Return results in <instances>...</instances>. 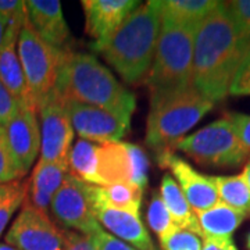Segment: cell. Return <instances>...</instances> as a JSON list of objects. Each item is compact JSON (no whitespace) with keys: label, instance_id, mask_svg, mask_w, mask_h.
<instances>
[{"label":"cell","instance_id":"cell-10","mask_svg":"<svg viewBox=\"0 0 250 250\" xmlns=\"http://www.w3.org/2000/svg\"><path fill=\"white\" fill-rule=\"evenodd\" d=\"M50 211L65 229L70 228V231L74 229L86 236L100 229L90 196V185L72 174L65 177L62 188L54 195Z\"/></svg>","mask_w":250,"mask_h":250},{"label":"cell","instance_id":"cell-41","mask_svg":"<svg viewBox=\"0 0 250 250\" xmlns=\"http://www.w3.org/2000/svg\"><path fill=\"white\" fill-rule=\"evenodd\" d=\"M0 250H18L13 246H10L7 243H0Z\"/></svg>","mask_w":250,"mask_h":250},{"label":"cell","instance_id":"cell-31","mask_svg":"<svg viewBox=\"0 0 250 250\" xmlns=\"http://www.w3.org/2000/svg\"><path fill=\"white\" fill-rule=\"evenodd\" d=\"M22 177L24 174L18 170V167L13 160L4 126H0V185L18 181Z\"/></svg>","mask_w":250,"mask_h":250},{"label":"cell","instance_id":"cell-7","mask_svg":"<svg viewBox=\"0 0 250 250\" xmlns=\"http://www.w3.org/2000/svg\"><path fill=\"white\" fill-rule=\"evenodd\" d=\"M18 56L27 81L28 92L36 111L39 104L54 89L62 56L67 50H60L36 34L28 16L18 35Z\"/></svg>","mask_w":250,"mask_h":250},{"label":"cell","instance_id":"cell-23","mask_svg":"<svg viewBox=\"0 0 250 250\" xmlns=\"http://www.w3.org/2000/svg\"><path fill=\"white\" fill-rule=\"evenodd\" d=\"M220 4L215 0H167L160 1L161 22L197 27Z\"/></svg>","mask_w":250,"mask_h":250},{"label":"cell","instance_id":"cell-15","mask_svg":"<svg viewBox=\"0 0 250 250\" xmlns=\"http://www.w3.org/2000/svg\"><path fill=\"white\" fill-rule=\"evenodd\" d=\"M27 16L36 34L54 47L65 50L70 41V28L62 16L59 0H28Z\"/></svg>","mask_w":250,"mask_h":250},{"label":"cell","instance_id":"cell-37","mask_svg":"<svg viewBox=\"0 0 250 250\" xmlns=\"http://www.w3.org/2000/svg\"><path fill=\"white\" fill-rule=\"evenodd\" d=\"M202 250H238L232 238H203Z\"/></svg>","mask_w":250,"mask_h":250},{"label":"cell","instance_id":"cell-8","mask_svg":"<svg viewBox=\"0 0 250 250\" xmlns=\"http://www.w3.org/2000/svg\"><path fill=\"white\" fill-rule=\"evenodd\" d=\"M68 239L70 229L60 228L49 214L34 208L27 199L6 233V243L18 250H65Z\"/></svg>","mask_w":250,"mask_h":250},{"label":"cell","instance_id":"cell-32","mask_svg":"<svg viewBox=\"0 0 250 250\" xmlns=\"http://www.w3.org/2000/svg\"><path fill=\"white\" fill-rule=\"evenodd\" d=\"M0 16L9 21V25L22 27V24L27 18L25 1L0 0Z\"/></svg>","mask_w":250,"mask_h":250},{"label":"cell","instance_id":"cell-21","mask_svg":"<svg viewBox=\"0 0 250 250\" xmlns=\"http://www.w3.org/2000/svg\"><path fill=\"white\" fill-rule=\"evenodd\" d=\"M203 238H232V233L248 217L239 210H235L223 202L213 207L195 211Z\"/></svg>","mask_w":250,"mask_h":250},{"label":"cell","instance_id":"cell-28","mask_svg":"<svg viewBox=\"0 0 250 250\" xmlns=\"http://www.w3.org/2000/svg\"><path fill=\"white\" fill-rule=\"evenodd\" d=\"M223 4L243 45L250 50V0L223 1Z\"/></svg>","mask_w":250,"mask_h":250},{"label":"cell","instance_id":"cell-5","mask_svg":"<svg viewBox=\"0 0 250 250\" xmlns=\"http://www.w3.org/2000/svg\"><path fill=\"white\" fill-rule=\"evenodd\" d=\"M214 103L195 88L150 104L146 125V143L157 153L174 147L190 128L211 111Z\"/></svg>","mask_w":250,"mask_h":250},{"label":"cell","instance_id":"cell-38","mask_svg":"<svg viewBox=\"0 0 250 250\" xmlns=\"http://www.w3.org/2000/svg\"><path fill=\"white\" fill-rule=\"evenodd\" d=\"M65 250H95L89 236L70 231V239Z\"/></svg>","mask_w":250,"mask_h":250},{"label":"cell","instance_id":"cell-40","mask_svg":"<svg viewBox=\"0 0 250 250\" xmlns=\"http://www.w3.org/2000/svg\"><path fill=\"white\" fill-rule=\"evenodd\" d=\"M241 175L243 177V179H245V182H246V185H248V188H249L250 190V159L248 160V163H246V166H245L243 172H242Z\"/></svg>","mask_w":250,"mask_h":250},{"label":"cell","instance_id":"cell-13","mask_svg":"<svg viewBox=\"0 0 250 250\" xmlns=\"http://www.w3.org/2000/svg\"><path fill=\"white\" fill-rule=\"evenodd\" d=\"M4 131L13 160L25 175L41 152V126L36 108L31 104H21Z\"/></svg>","mask_w":250,"mask_h":250},{"label":"cell","instance_id":"cell-33","mask_svg":"<svg viewBox=\"0 0 250 250\" xmlns=\"http://www.w3.org/2000/svg\"><path fill=\"white\" fill-rule=\"evenodd\" d=\"M89 238L95 250H136L114 235L104 232L102 228L92 233Z\"/></svg>","mask_w":250,"mask_h":250},{"label":"cell","instance_id":"cell-34","mask_svg":"<svg viewBox=\"0 0 250 250\" xmlns=\"http://www.w3.org/2000/svg\"><path fill=\"white\" fill-rule=\"evenodd\" d=\"M229 95L250 96V53L243 60L229 88Z\"/></svg>","mask_w":250,"mask_h":250},{"label":"cell","instance_id":"cell-11","mask_svg":"<svg viewBox=\"0 0 250 250\" xmlns=\"http://www.w3.org/2000/svg\"><path fill=\"white\" fill-rule=\"evenodd\" d=\"M72 128L81 139L95 143L120 142L129 131L131 121L77 100L64 99Z\"/></svg>","mask_w":250,"mask_h":250},{"label":"cell","instance_id":"cell-16","mask_svg":"<svg viewBox=\"0 0 250 250\" xmlns=\"http://www.w3.org/2000/svg\"><path fill=\"white\" fill-rule=\"evenodd\" d=\"M68 174V164L38 161L29 179L28 203L36 210L49 214L54 195L62 188V182Z\"/></svg>","mask_w":250,"mask_h":250},{"label":"cell","instance_id":"cell-35","mask_svg":"<svg viewBox=\"0 0 250 250\" xmlns=\"http://www.w3.org/2000/svg\"><path fill=\"white\" fill-rule=\"evenodd\" d=\"M21 103L14 98L0 80V126H6L11 117L17 113Z\"/></svg>","mask_w":250,"mask_h":250},{"label":"cell","instance_id":"cell-22","mask_svg":"<svg viewBox=\"0 0 250 250\" xmlns=\"http://www.w3.org/2000/svg\"><path fill=\"white\" fill-rule=\"evenodd\" d=\"M160 196L167 210L170 211L171 218L175 224V227L182 228V229H189L202 238L196 214L188 203L177 181L172 178L170 174H166L161 179Z\"/></svg>","mask_w":250,"mask_h":250},{"label":"cell","instance_id":"cell-20","mask_svg":"<svg viewBox=\"0 0 250 250\" xmlns=\"http://www.w3.org/2000/svg\"><path fill=\"white\" fill-rule=\"evenodd\" d=\"M98 177L100 187L131 182V164L126 142L99 143Z\"/></svg>","mask_w":250,"mask_h":250},{"label":"cell","instance_id":"cell-19","mask_svg":"<svg viewBox=\"0 0 250 250\" xmlns=\"http://www.w3.org/2000/svg\"><path fill=\"white\" fill-rule=\"evenodd\" d=\"M90 196L95 208L106 207L131 214H141L143 190L131 182H120L107 187L90 185Z\"/></svg>","mask_w":250,"mask_h":250},{"label":"cell","instance_id":"cell-39","mask_svg":"<svg viewBox=\"0 0 250 250\" xmlns=\"http://www.w3.org/2000/svg\"><path fill=\"white\" fill-rule=\"evenodd\" d=\"M7 28H9V21L6 18H3L0 16V49L3 46L4 42V38H6V32H7Z\"/></svg>","mask_w":250,"mask_h":250},{"label":"cell","instance_id":"cell-17","mask_svg":"<svg viewBox=\"0 0 250 250\" xmlns=\"http://www.w3.org/2000/svg\"><path fill=\"white\" fill-rule=\"evenodd\" d=\"M96 220L114 236L125 243H129L136 250H157L153 243L147 229L145 228L141 215L131 214L126 211L98 207Z\"/></svg>","mask_w":250,"mask_h":250},{"label":"cell","instance_id":"cell-2","mask_svg":"<svg viewBox=\"0 0 250 250\" xmlns=\"http://www.w3.org/2000/svg\"><path fill=\"white\" fill-rule=\"evenodd\" d=\"M54 90L62 99L103 108L131 121L136 108L135 95L89 53L67 49L62 56Z\"/></svg>","mask_w":250,"mask_h":250},{"label":"cell","instance_id":"cell-29","mask_svg":"<svg viewBox=\"0 0 250 250\" xmlns=\"http://www.w3.org/2000/svg\"><path fill=\"white\" fill-rule=\"evenodd\" d=\"M126 150L131 164V184H134L142 190L147 187V172H149V159L141 146L134 143H126Z\"/></svg>","mask_w":250,"mask_h":250},{"label":"cell","instance_id":"cell-42","mask_svg":"<svg viewBox=\"0 0 250 250\" xmlns=\"http://www.w3.org/2000/svg\"><path fill=\"white\" fill-rule=\"evenodd\" d=\"M248 248L250 249V233H249V236H248Z\"/></svg>","mask_w":250,"mask_h":250},{"label":"cell","instance_id":"cell-9","mask_svg":"<svg viewBox=\"0 0 250 250\" xmlns=\"http://www.w3.org/2000/svg\"><path fill=\"white\" fill-rule=\"evenodd\" d=\"M41 126V157L42 163L68 164L74 128L67 114L64 99L52 90L39 104Z\"/></svg>","mask_w":250,"mask_h":250},{"label":"cell","instance_id":"cell-6","mask_svg":"<svg viewBox=\"0 0 250 250\" xmlns=\"http://www.w3.org/2000/svg\"><path fill=\"white\" fill-rule=\"evenodd\" d=\"M172 150L184 152L202 166L218 168H233L250 159V150L238 138L227 116L184 136Z\"/></svg>","mask_w":250,"mask_h":250},{"label":"cell","instance_id":"cell-25","mask_svg":"<svg viewBox=\"0 0 250 250\" xmlns=\"http://www.w3.org/2000/svg\"><path fill=\"white\" fill-rule=\"evenodd\" d=\"M210 179L217 189L220 202L246 215L250 214V190L242 175H213Z\"/></svg>","mask_w":250,"mask_h":250},{"label":"cell","instance_id":"cell-12","mask_svg":"<svg viewBox=\"0 0 250 250\" xmlns=\"http://www.w3.org/2000/svg\"><path fill=\"white\" fill-rule=\"evenodd\" d=\"M157 163L161 168L170 170L174 174L178 187L193 211L207 210L220 202L217 189L210 177L197 172L171 149L157 153Z\"/></svg>","mask_w":250,"mask_h":250},{"label":"cell","instance_id":"cell-30","mask_svg":"<svg viewBox=\"0 0 250 250\" xmlns=\"http://www.w3.org/2000/svg\"><path fill=\"white\" fill-rule=\"evenodd\" d=\"M161 250H202V238L189 229L175 228L160 241Z\"/></svg>","mask_w":250,"mask_h":250},{"label":"cell","instance_id":"cell-24","mask_svg":"<svg viewBox=\"0 0 250 250\" xmlns=\"http://www.w3.org/2000/svg\"><path fill=\"white\" fill-rule=\"evenodd\" d=\"M99 143L78 139L68 156L70 174L89 185L100 187L98 177Z\"/></svg>","mask_w":250,"mask_h":250},{"label":"cell","instance_id":"cell-3","mask_svg":"<svg viewBox=\"0 0 250 250\" xmlns=\"http://www.w3.org/2000/svg\"><path fill=\"white\" fill-rule=\"evenodd\" d=\"M160 31V1H146L125 18L96 52L104 57L125 82L136 85L145 81L152 67Z\"/></svg>","mask_w":250,"mask_h":250},{"label":"cell","instance_id":"cell-26","mask_svg":"<svg viewBox=\"0 0 250 250\" xmlns=\"http://www.w3.org/2000/svg\"><path fill=\"white\" fill-rule=\"evenodd\" d=\"M29 190V181H13L0 185V236L11 217L25 203Z\"/></svg>","mask_w":250,"mask_h":250},{"label":"cell","instance_id":"cell-18","mask_svg":"<svg viewBox=\"0 0 250 250\" xmlns=\"http://www.w3.org/2000/svg\"><path fill=\"white\" fill-rule=\"evenodd\" d=\"M20 29L21 27L16 25H9L7 28L4 42L0 49V80L21 104L34 106L29 98L27 81L18 56L17 45Z\"/></svg>","mask_w":250,"mask_h":250},{"label":"cell","instance_id":"cell-1","mask_svg":"<svg viewBox=\"0 0 250 250\" xmlns=\"http://www.w3.org/2000/svg\"><path fill=\"white\" fill-rule=\"evenodd\" d=\"M250 50L243 45L223 1L197 25L193 45V88L221 102Z\"/></svg>","mask_w":250,"mask_h":250},{"label":"cell","instance_id":"cell-36","mask_svg":"<svg viewBox=\"0 0 250 250\" xmlns=\"http://www.w3.org/2000/svg\"><path fill=\"white\" fill-rule=\"evenodd\" d=\"M227 118L231 121L233 131L236 132L242 143L250 150V116L242 113H229Z\"/></svg>","mask_w":250,"mask_h":250},{"label":"cell","instance_id":"cell-14","mask_svg":"<svg viewBox=\"0 0 250 250\" xmlns=\"http://www.w3.org/2000/svg\"><path fill=\"white\" fill-rule=\"evenodd\" d=\"M139 4L136 0H83L85 29L93 39L90 49L96 52L104 45Z\"/></svg>","mask_w":250,"mask_h":250},{"label":"cell","instance_id":"cell-4","mask_svg":"<svg viewBox=\"0 0 250 250\" xmlns=\"http://www.w3.org/2000/svg\"><path fill=\"white\" fill-rule=\"evenodd\" d=\"M195 25L161 22L159 43L145 83L150 104L193 88Z\"/></svg>","mask_w":250,"mask_h":250},{"label":"cell","instance_id":"cell-27","mask_svg":"<svg viewBox=\"0 0 250 250\" xmlns=\"http://www.w3.org/2000/svg\"><path fill=\"white\" fill-rule=\"evenodd\" d=\"M147 223L160 241L177 228L171 218L170 211L167 210V207L161 199L160 192H153L152 200L147 208Z\"/></svg>","mask_w":250,"mask_h":250}]
</instances>
